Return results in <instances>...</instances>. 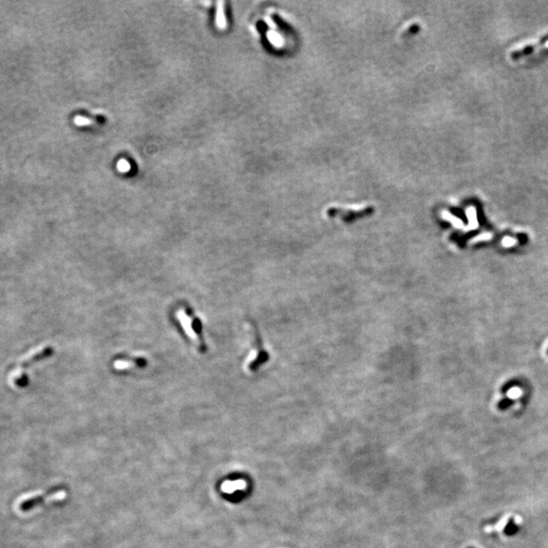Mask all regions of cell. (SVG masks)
Instances as JSON below:
<instances>
[{
    "mask_svg": "<svg viewBox=\"0 0 548 548\" xmlns=\"http://www.w3.org/2000/svg\"><path fill=\"white\" fill-rule=\"evenodd\" d=\"M61 487H54V488H51L49 489L46 493L44 494H41L39 496H33V497H30V498H27L25 500L21 501L19 503L18 506V509L19 511L24 512V513H27V512H30L32 511L33 509H35L36 507H39L40 505H42L43 501L45 500L47 497L53 495L54 493L58 492V491H61Z\"/></svg>",
    "mask_w": 548,
    "mask_h": 548,
    "instance_id": "4",
    "label": "cell"
},
{
    "mask_svg": "<svg viewBox=\"0 0 548 548\" xmlns=\"http://www.w3.org/2000/svg\"><path fill=\"white\" fill-rule=\"evenodd\" d=\"M53 354V349L49 346H41L35 348L23 359L19 361L16 366L10 371L8 376V383L13 387H24L28 384V377L26 376L27 368L31 365L38 363L44 359H47Z\"/></svg>",
    "mask_w": 548,
    "mask_h": 548,
    "instance_id": "1",
    "label": "cell"
},
{
    "mask_svg": "<svg viewBox=\"0 0 548 548\" xmlns=\"http://www.w3.org/2000/svg\"><path fill=\"white\" fill-rule=\"evenodd\" d=\"M118 168L120 169L121 172H127L129 170V165L127 164V162L125 163L124 161H121L118 165Z\"/></svg>",
    "mask_w": 548,
    "mask_h": 548,
    "instance_id": "6",
    "label": "cell"
},
{
    "mask_svg": "<svg viewBox=\"0 0 548 548\" xmlns=\"http://www.w3.org/2000/svg\"><path fill=\"white\" fill-rule=\"evenodd\" d=\"M176 318L188 338L198 348L200 353H204L206 345L202 336V324L200 319L194 315L188 305H181L178 308L176 311Z\"/></svg>",
    "mask_w": 548,
    "mask_h": 548,
    "instance_id": "2",
    "label": "cell"
},
{
    "mask_svg": "<svg viewBox=\"0 0 548 548\" xmlns=\"http://www.w3.org/2000/svg\"><path fill=\"white\" fill-rule=\"evenodd\" d=\"M468 548H473V547H468Z\"/></svg>",
    "mask_w": 548,
    "mask_h": 548,
    "instance_id": "7",
    "label": "cell"
},
{
    "mask_svg": "<svg viewBox=\"0 0 548 548\" xmlns=\"http://www.w3.org/2000/svg\"><path fill=\"white\" fill-rule=\"evenodd\" d=\"M114 368L119 371L142 368L146 366V361L140 357H120L114 362Z\"/></svg>",
    "mask_w": 548,
    "mask_h": 548,
    "instance_id": "3",
    "label": "cell"
},
{
    "mask_svg": "<svg viewBox=\"0 0 548 548\" xmlns=\"http://www.w3.org/2000/svg\"><path fill=\"white\" fill-rule=\"evenodd\" d=\"M520 528L519 526L517 525V523L515 522V519L514 518H511L509 520V522L507 523V525L505 526V528H503V533H505L507 536H513L515 534H517L519 532Z\"/></svg>",
    "mask_w": 548,
    "mask_h": 548,
    "instance_id": "5",
    "label": "cell"
}]
</instances>
